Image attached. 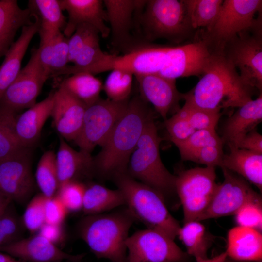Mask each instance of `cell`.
<instances>
[{"label":"cell","mask_w":262,"mask_h":262,"mask_svg":"<svg viewBox=\"0 0 262 262\" xmlns=\"http://www.w3.org/2000/svg\"><path fill=\"white\" fill-rule=\"evenodd\" d=\"M56 161L59 187L70 181H81L94 174L93 158L91 153L76 150L61 137Z\"/></svg>","instance_id":"7402d4cb"},{"label":"cell","mask_w":262,"mask_h":262,"mask_svg":"<svg viewBox=\"0 0 262 262\" xmlns=\"http://www.w3.org/2000/svg\"><path fill=\"white\" fill-rule=\"evenodd\" d=\"M17 115L0 109V161L30 149L19 142L15 130Z\"/></svg>","instance_id":"e575fe53"},{"label":"cell","mask_w":262,"mask_h":262,"mask_svg":"<svg viewBox=\"0 0 262 262\" xmlns=\"http://www.w3.org/2000/svg\"><path fill=\"white\" fill-rule=\"evenodd\" d=\"M69 262V261H65V262Z\"/></svg>","instance_id":"6f0895ef"},{"label":"cell","mask_w":262,"mask_h":262,"mask_svg":"<svg viewBox=\"0 0 262 262\" xmlns=\"http://www.w3.org/2000/svg\"><path fill=\"white\" fill-rule=\"evenodd\" d=\"M133 75L121 69L112 70L103 85L108 98L117 102L129 100L132 88Z\"/></svg>","instance_id":"8d00e7d4"},{"label":"cell","mask_w":262,"mask_h":262,"mask_svg":"<svg viewBox=\"0 0 262 262\" xmlns=\"http://www.w3.org/2000/svg\"><path fill=\"white\" fill-rule=\"evenodd\" d=\"M196 85L183 99L196 107L219 110L239 107L252 99L254 88L245 84L237 69L222 52H212Z\"/></svg>","instance_id":"6da1fadb"},{"label":"cell","mask_w":262,"mask_h":262,"mask_svg":"<svg viewBox=\"0 0 262 262\" xmlns=\"http://www.w3.org/2000/svg\"><path fill=\"white\" fill-rule=\"evenodd\" d=\"M49 77L39 60L37 49H33L27 64L1 98L0 109L18 115L33 106Z\"/></svg>","instance_id":"8fae6325"},{"label":"cell","mask_w":262,"mask_h":262,"mask_svg":"<svg viewBox=\"0 0 262 262\" xmlns=\"http://www.w3.org/2000/svg\"><path fill=\"white\" fill-rule=\"evenodd\" d=\"M227 258V253L226 252H224L212 258H207L196 262H224Z\"/></svg>","instance_id":"f907efd6"},{"label":"cell","mask_w":262,"mask_h":262,"mask_svg":"<svg viewBox=\"0 0 262 262\" xmlns=\"http://www.w3.org/2000/svg\"><path fill=\"white\" fill-rule=\"evenodd\" d=\"M11 201L8 200L0 205V214L10 204Z\"/></svg>","instance_id":"f5cc1de1"},{"label":"cell","mask_w":262,"mask_h":262,"mask_svg":"<svg viewBox=\"0 0 262 262\" xmlns=\"http://www.w3.org/2000/svg\"><path fill=\"white\" fill-rule=\"evenodd\" d=\"M35 181L41 193L47 197L54 196L59 187L56 153L48 150L41 157L36 170Z\"/></svg>","instance_id":"d590c367"},{"label":"cell","mask_w":262,"mask_h":262,"mask_svg":"<svg viewBox=\"0 0 262 262\" xmlns=\"http://www.w3.org/2000/svg\"><path fill=\"white\" fill-rule=\"evenodd\" d=\"M0 262H22L10 255L0 251Z\"/></svg>","instance_id":"816d5d0a"},{"label":"cell","mask_w":262,"mask_h":262,"mask_svg":"<svg viewBox=\"0 0 262 262\" xmlns=\"http://www.w3.org/2000/svg\"><path fill=\"white\" fill-rule=\"evenodd\" d=\"M185 246L187 254L196 262L207 259L212 239L205 226L198 221L186 222L180 227L178 236Z\"/></svg>","instance_id":"1f68e13d"},{"label":"cell","mask_w":262,"mask_h":262,"mask_svg":"<svg viewBox=\"0 0 262 262\" xmlns=\"http://www.w3.org/2000/svg\"><path fill=\"white\" fill-rule=\"evenodd\" d=\"M233 147L262 154V136L254 130L243 136Z\"/></svg>","instance_id":"681fc988"},{"label":"cell","mask_w":262,"mask_h":262,"mask_svg":"<svg viewBox=\"0 0 262 262\" xmlns=\"http://www.w3.org/2000/svg\"><path fill=\"white\" fill-rule=\"evenodd\" d=\"M30 151L0 161V191L21 204L29 200L35 188Z\"/></svg>","instance_id":"2e32d148"},{"label":"cell","mask_w":262,"mask_h":262,"mask_svg":"<svg viewBox=\"0 0 262 262\" xmlns=\"http://www.w3.org/2000/svg\"><path fill=\"white\" fill-rule=\"evenodd\" d=\"M165 126L173 143L187 139L196 131L191 125L182 108L165 120Z\"/></svg>","instance_id":"7bdbcfd3"},{"label":"cell","mask_w":262,"mask_h":262,"mask_svg":"<svg viewBox=\"0 0 262 262\" xmlns=\"http://www.w3.org/2000/svg\"><path fill=\"white\" fill-rule=\"evenodd\" d=\"M28 8L32 16H36L39 21L38 31H61L65 28L67 21L63 13L59 0H29Z\"/></svg>","instance_id":"d6a6232c"},{"label":"cell","mask_w":262,"mask_h":262,"mask_svg":"<svg viewBox=\"0 0 262 262\" xmlns=\"http://www.w3.org/2000/svg\"><path fill=\"white\" fill-rule=\"evenodd\" d=\"M192 28H209L220 11L223 0H183Z\"/></svg>","instance_id":"836d02e7"},{"label":"cell","mask_w":262,"mask_h":262,"mask_svg":"<svg viewBox=\"0 0 262 262\" xmlns=\"http://www.w3.org/2000/svg\"><path fill=\"white\" fill-rule=\"evenodd\" d=\"M262 25L244 31L222 52L239 71L246 84L262 92Z\"/></svg>","instance_id":"30bf717a"},{"label":"cell","mask_w":262,"mask_h":262,"mask_svg":"<svg viewBox=\"0 0 262 262\" xmlns=\"http://www.w3.org/2000/svg\"><path fill=\"white\" fill-rule=\"evenodd\" d=\"M138 85L140 97L151 103L156 111L165 120L173 110L176 112L183 94L176 86V80L163 77L159 74L135 76Z\"/></svg>","instance_id":"ac0fdd59"},{"label":"cell","mask_w":262,"mask_h":262,"mask_svg":"<svg viewBox=\"0 0 262 262\" xmlns=\"http://www.w3.org/2000/svg\"><path fill=\"white\" fill-rule=\"evenodd\" d=\"M256 262H262V260L256 261Z\"/></svg>","instance_id":"9f6ffc18"},{"label":"cell","mask_w":262,"mask_h":262,"mask_svg":"<svg viewBox=\"0 0 262 262\" xmlns=\"http://www.w3.org/2000/svg\"><path fill=\"white\" fill-rule=\"evenodd\" d=\"M212 53L207 43L202 39L182 45L170 47L158 74L175 80L180 77L200 76Z\"/></svg>","instance_id":"5bb4252c"},{"label":"cell","mask_w":262,"mask_h":262,"mask_svg":"<svg viewBox=\"0 0 262 262\" xmlns=\"http://www.w3.org/2000/svg\"><path fill=\"white\" fill-rule=\"evenodd\" d=\"M63 225H53L45 223L38 231L41 235L58 246L65 240L66 233Z\"/></svg>","instance_id":"c3c4849f"},{"label":"cell","mask_w":262,"mask_h":262,"mask_svg":"<svg viewBox=\"0 0 262 262\" xmlns=\"http://www.w3.org/2000/svg\"><path fill=\"white\" fill-rule=\"evenodd\" d=\"M113 179L123 195L126 207L136 220L141 222L147 229L157 230L175 239L181 227L170 214L164 199L157 191L127 173L117 174Z\"/></svg>","instance_id":"277c9868"},{"label":"cell","mask_w":262,"mask_h":262,"mask_svg":"<svg viewBox=\"0 0 262 262\" xmlns=\"http://www.w3.org/2000/svg\"><path fill=\"white\" fill-rule=\"evenodd\" d=\"M129 100L117 102L100 98L86 107L80 131L74 141L80 150L91 153L96 146L103 145Z\"/></svg>","instance_id":"9c48e42d"},{"label":"cell","mask_w":262,"mask_h":262,"mask_svg":"<svg viewBox=\"0 0 262 262\" xmlns=\"http://www.w3.org/2000/svg\"><path fill=\"white\" fill-rule=\"evenodd\" d=\"M224 262H238L235 260H233L230 258L229 259L227 257Z\"/></svg>","instance_id":"11a10c76"},{"label":"cell","mask_w":262,"mask_h":262,"mask_svg":"<svg viewBox=\"0 0 262 262\" xmlns=\"http://www.w3.org/2000/svg\"><path fill=\"white\" fill-rule=\"evenodd\" d=\"M46 223L62 225L68 212L57 196L47 197L44 208Z\"/></svg>","instance_id":"7dc6e473"},{"label":"cell","mask_w":262,"mask_h":262,"mask_svg":"<svg viewBox=\"0 0 262 262\" xmlns=\"http://www.w3.org/2000/svg\"><path fill=\"white\" fill-rule=\"evenodd\" d=\"M39 60L49 77L60 76L69 65L68 39L61 31L38 33Z\"/></svg>","instance_id":"d4e9b609"},{"label":"cell","mask_w":262,"mask_h":262,"mask_svg":"<svg viewBox=\"0 0 262 262\" xmlns=\"http://www.w3.org/2000/svg\"><path fill=\"white\" fill-rule=\"evenodd\" d=\"M182 108L185 111L191 125L196 130L215 129L222 115L221 110L201 108L186 101Z\"/></svg>","instance_id":"ab89813d"},{"label":"cell","mask_w":262,"mask_h":262,"mask_svg":"<svg viewBox=\"0 0 262 262\" xmlns=\"http://www.w3.org/2000/svg\"><path fill=\"white\" fill-rule=\"evenodd\" d=\"M221 168L224 180L218 184L209 205L196 221L235 215L245 204L262 200L260 195L244 179L225 168Z\"/></svg>","instance_id":"4fadbf2b"},{"label":"cell","mask_w":262,"mask_h":262,"mask_svg":"<svg viewBox=\"0 0 262 262\" xmlns=\"http://www.w3.org/2000/svg\"><path fill=\"white\" fill-rule=\"evenodd\" d=\"M160 142L153 115L148 120L131 154L127 173L157 191L166 203L176 193V176L168 171L161 160Z\"/></svg>","instance_id":"5b68a950"},{"label":"cell","mask_w":262,"mask_h":262,"mask_svg":"<svg viewBox=\"0 0 262 262\" xmlns=\"http://www.w3.org/2000/svg\"><path fill=\"white\" fill-rule=\"evenodd\" d=\"M173 143L178 147L183 160L191 153L201 147L208 146L223 147L224 144L215 129L196 130L187 139Z\"/></svg>","instance_id":"74e56055"},{"label":"cell","mask_w":262,"mask_h":262,"mask_svg":"<svg viewBox=\"0 0 262 262\" xmlns=\"http://www.w3.org/2000/svg\"><path fill=\"white\" fill-rule=\"evenodd\" d=\"M86 107L61 86L53 92L51 116L61 137L74 141L80 131Z\"/></svg>","instance_id":"d6986e66"},{"label":"cell","mask_w":262,"mask_h":262,"mask_svg":"<svg viewBox=\"0 0 262 262\" xmlns=\"http://www.w3.org/2000/svg\"><path fill=\"white\" fill-rule=\"evenodd\" d=\"M85 189L81 181H70L61 185L55 195L68 212H77L82 210Z\"/></svg>","instance_id":"60d3db41"},{"label":"cell","mask_w":262,"mask_h":262,"mask_svg":"<svg viewBox=\"0 0 262 262\" xmlns=\"http://www.w3.org/2000/svg\"><path fill=\"white\" fill-rule=\"evenodd\" d=\"M153 112L140 96L129 100L101 150L93 158L94 174L104 178L127 173L130 158Z\"/></svg>","instance_id":"7a4b0ae2"},{"label":"cell","mask_w":262,"mask_h":262,"mask_svg":"<svg viewBox=\"0 0 262 262\" xmlns=\"http://www.w3.org/2000/svg\"><path fill=\"white\" fill-rule=\"evenodd\" d=\"M230 153L224 154L221 167L238 173L262 190V154L229 147Z\"/></svg>","instance_id":"f1b7e54d"},{"label":"cell","mask_w":262,"mask_h":262,"mask_svg":"<svg viewBox=\"0 0 262 262\" xmlns=\"http://www.w3.org/2000/svg\"><path fill=\"white\" fill-rule=\"evenodd\" d=\"M135 221L126 207L110 213L85 215L78 223L77 231L97 258L126 262V243Z\"/></svg>","instance_id":"3957f363"},{"label":"cell","mask_w":262,"mask_h":262,"mask_svg":"<svg viewBox=\"0 0 262 262\" xmlns=\"http://www.w3.org/2000/svg\"><path fill=\"white\" fill-rule=\"evenodd\" d=\"M262 120V94L238 108L226 121L223 131V143L234 147L246 134L255 130Z\"/></svg>","instance_id":"cb8c5ba5"},{"label":"cell","mask_w":262,"mask_h":262,"mask_svg":"<svg viewBox=\"0 0 262 262\" xmlns=\"http://www.w3.org/2000/svg\"><path fill=\"white\" fill-rule=\"evenodd\" d=\"M234 215L238 226L250 228L262 231V200L249 202L245 204Z\"/></svg>","instance_id":"ee69618b"},{"label":"cell","mask_w":262,"mask_h":262,"mask_svg":"<svg viewBox=\"0 0 262 262\" xmlns=\"http://www.w3.org/2000/svg\"><path fill=\"white\" fill-rule=\"evenodd\" d=\"M70 76V75H69ZM70 94L88 106L100 98L103 89L101 81L94 75L78 73L64 79L60 84Z\"/></svg>","instance_id":"4dcf8cb0"},{"label":"cell","mask_w":262,"mask_h":262,"mask_svg":"<svg viewBox=\"0 0 262 262\" xmlns=\"http://www.w3.org/2000/svg\"><path fill=\"white\" fill-rule=\"evenodd\" d=\"M227 257L238 262L257 261L262 258V235L254 229L237 226L227 235Z\"/></svg>","instance_id":"4316f807"},{"label":"cell","mask_w":262,"mask_h":262,"mask_svg":"<svg viewBox=\"0 0 262 262\" xmlns=\"http://www.w3.org/2000/svg\"><path fill=\"white\" fill-rule=\"evenodd\" d=\"M215 167H196L176 176L175 190L183 208L184 223L196 220L211 201L218 184Z\"/></svg>","instance_id":"ba28073f"},{"label":"cell","mask_w":262,"mask_h":262,"mask_svg":"<svg viewBox=\"0 0 262 262\" xmlns=\"http://www.w3.org/2000/svg\"><path fill=\"white\" fill-rule=\"evenodd\" d=\"M8 200H10L6 197L0 191V205Z\"/></svg>","instance_id":"db71d44e"},{"label":"cell","mask_w":262,"mask_h":262,"mask_svg":"<svg viewBox=\"0 0 262 262\" xmlns=\"http://www.w3.org/2000/svg\"><path fill=\"white\" fill-rule=\"evenodd\" d=\"M53 104L52 92L44 99L17 116L15 130L19 142L24 147L30 148L39 139L44 125L51 116Z\"/></svg>","instance_id":"603a6c76"},{"label":"cell","mask_w":262,"mask_h":262,"mask_svg":"<svg viewBox=\"0 0 262 262\" xmlns=\"http://www.w3.org/2000/svg\"><path fill=\"white\" fill-rule=\"evenodd\" d=\"M174 240L157 230H138L126 241V262H183L187 254Z\"/></svg>","instance_id":"7c38bea8"},{"label":"cell","mask_w":262,"mask_h":262,"mask_svg":"<svg viewBox=\"0 0 262 262\" xmlns=\"http://www.w3.org/2000/svg\"><path fill=\"white\" fill-rule=\"evenodd\" d=\"M32 16L30 10L21 8L17 0H0V59L14 42L17 31L32 23Z\"/></svg>","instance_id":"83f0119b"},{"label":"cell","mask_w":262,"mask_h":262,"mask_svg":"<svg viewBox=\"0 0 262 262\" xmlns=\"http://www.w3.org/2000/svg\"><path fill=\"white\" fill-rule=\"evenodd\" d=\"M47 197L42 194L34 196L29 201L22 218L26 229L32 233L38 232L45 223L44 208Z\"/></svg>","instance_id":"b9f144b4"},{"label":"cell","mask_w":262,"mask_h":262,"mask_svg":"<svg viewBox=\"0 0 262 262\" xmlns=\"http://www.w3.org/2000/svg\"><path fill=\"white\" fill-rule=\"evenodd\" d=\"M147 0H104L109 23L111 45L115 51H130L133 43L131 32ZM126 52V53H127Z\"/></svg>","instance_id":"9a60e30c"},{"label":"cell","mask_w":262,"mask_h":262,"mask_svg":"<svg viewBox=\"0 0 262 262\" xmlns=\"http://www.w3.org/2000/svg\"><path fill=\"white\" fill-rule=\"evenodd\" d=\"M61 9L67 12L68 20L63 34L69 38L80 25L87 24L95 28L103 38L110 35L106 24L107 15L101 0H59Z\"/></svg>","instance_id":"ffe728a7"},{"label":"cell","mask_w":262,"mask_h":262,"mask_svg":"<svg viewBox=\"0 0 262 262\" xmlns=\"http://www.w3.org/2000/svg\"><path fill=\"white\" fill-rule=\"evenodd\" d=\"M261 0H224L213 24L204 31L202 40L212 52H222L241 33L262 25Z\"/></svg>","instance_id":"52a82bcc"},{"label":"cell","mask_w":262,"mask_h":262,"mask_svg":"<svg viewBox=\"0 0 262 262\" xmlns=\"http://www.w3.org/2000/svg\"><path fill=\"white\" fill-rule=\"evenodd\" d=\"M9 205L0 214V248L22 238L26 229L22 218L10 211Z\"/></svg>","instance_id":"f35d334b"},{"label":"cell","mask_w":262,"mask_h":262,"mask_svg":"<svg viewBox=\"0 0 262 262\" xmlns=\"http://www.w3.org/2000/svg\"><path fill=\"white\" fill-rule=\"evenodd\" d=\"M224 156L223 147L208 146L192 152L185 160L203 164L207 167H221Z\"/></svg>","instance_id":"f6af8a7d"},{"label":"cell","mask_w":262,"mask_h":262,"mask_svg":"<svg viewBox=\"0 0 262 262\" xmlns=\"http://www.w3.org/2000/svg\"><path fill=\"white\" fill-rule=\"evenodd\" d=\"M34 17L33 22L22 27L19 37L12 45L0 66V100L21 70V63L29 44L38 33L39 21L37 17Z\"/></svg>","instance_id":"484cf974"},{"label":"cell","mask_w":262,"mask_h":262,"mask_svg":"<svg viewBox=\"0 0 262 262\" xmlns=\"http://www.w3.org/2000/svg\"><path fill=\"white\" fill-rule=\"evenodd\" d=\"M125 205L119 189H110L98 183L85 185L82 208L85 216L101 214Z\"/></svg>","instance_id":"f546056e"},{"label":"cell","mask_w":262,"mask_h":262,"mask_svg":"<svg viewBox=\"0 0 262 262\" xmlns=\"http://www.w3.org/2000/svg\"><path fill=\"white\" fill-rule=\"evenodd\" d=\"M0 251L26 262H79L84 256L83 253H66L38 233L12 243Z\"/></svg>","instance_id":"e0dca14e"},{"label":"cell","mask_w":262,"mask_h":262,"mask_svg":"<svg viewBox=\"0 0 262 262\" xmlns=\"http://www.w3.org/2000/svg\"><path fill=\"white\" fill-rule=\"evenodd\" d=\"M137 23L147 41L164 39L180 43L194 30L183 0H147Z\"/></svg>","instance_id":"8992f818"},{"label":"cell","mask_w":262,"mask_h":262,"mask_svg":"<svg viewBox=\"0 0 262 262\" xmlns=\"http://www.w3.org/2000/svg\"><path fill=\"white\" fill-rule=\"evenodd\" d=\"M170 47L144 45L135 47L122 55H115L111 70L121 69L134 76L158 74Z\"/></svg>","instance_id":"44dd1931"},{"label":"cell","mask_w":262,"mask_h":262,"mask_svg":"<svg viewBox=\"0 0 262 262\" xmlns=\"http://www.w3.org/2000/svg\"><path fill=\"white\" fill-rule=\"evenodd\" d=\"M98 30L93 26L83 24L79 25L72 35L68 39L69 63H73L79 52Z\"/></svg>","instance_id":"bcb514c9"}]
</instances>
